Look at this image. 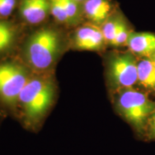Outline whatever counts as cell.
I'll use <instances>...</instances> for the list:
<instances>
[{
  "label": "cell",
  "instance_id": "cell-10",
  "mask_svg": "<svg viewBox=\"0 0 155 155\" xmlns=\"http://www.w3.org/2000/svg\"><path fill=\"white\" fill-rule=\"evenodd\" d=\"M138 82L145 88L155 90V66L150 58L142 59L137 63Z\"/></svg>",
  "mask_w": 155,
  "mask_h": 155
},
{
  "label": "cell",
  "instance_id": "cell-12",
  "mask_svg": "<svg viewBox=\"0 0 155 155\" xmlns=\"http://www.w3.org/2000/svg\"><path fill=\"white\" fill-rule=\"evenodd\" d=\"M69 17L71 25L75 24L81 16V9L79 2L75 0H58Z\"/></svg>",
  "mask_w": 155,
  "mask_h": 155
},
{
  "label": "cell",
  "instance_id": "cell-17",
  "mask_svg": "<svg viewBox=\"0 0 155 155\" xmlns=\"http://www.w3.org/2000/svg\"><path fill=\"white\" fill-rule=\"evenodd\" d=\"M151 127H152V133L155 135V111L153 112L152 119H151Z\"/></svg>",
  "mask_w": 155,
  "mask_h": 155
},
{
  "label": "cell",
  "instance_id": "cell-2",
  "mask_svg": "<svg viewBox=\"0 0 155 155\" xmlns=\"http://www.w3.org/2000/svg\"><path fill=\"white\" fill-rule=\"evenodd\" d=\"M60 38L52 29H42L29 38L26 45V58L32 68L38 71L50 68L60 51Z\"/></svg>",
  "mask_w": 155,
  "mask_h": 155
},
{
  "label": "cell",
  "instance_id": "cell-11",
  "mask_svg": "<svg viewBox=\"0 0 155 155\" xmlns=\"http://www.w3.org/2000/svg\"><path fill=\"white\" fill-rule=\"evenodd\" d=\"M124 18L120 15H111L106 19V22L101 25V30L104 38H105L106 44H112L120 25L124 21Z\"/></svg>",
  "mask_w": 155,
  "mask_h": 155
},
{
  "label": "cell",
  "instance_id": "cell-19",
  "mask_svg": "<svg viewBox=\"0 0 155 155\" xmlns=\"http://www.w3.org/2000/svg\"><path fill=\"white\" fill-rule=\"evenodd\" d=\"M75 1L81 3V2H86V0H75Z\"/></svg>",
  "mask_w": 155,
  "mask_h": 155
},
{
  "label": "cell",
  "instance_id": "cell-6",
  "mask_svg": "<svg viewBox=\"0 0 155 155\" xmlns=\"http://www.w3.org/2000/svg\"><path fill=\"white\" fill-rule=\"evenodd\" d=\"M74 44L80 50L97 51L102 49L106 42L101 28L96 25H88L76 31Z\"/></svg>",
  "mask_w": 155,
  "mask_h": 155
},
{
  "label": "cell",
  "instance_id": "cell-14",
  "mask_svg": "<svg viewBox=\"0 0 155 155\" xmlns=\"http://www.w3.org/2000/svg\"><path fill=\"white\" fill-rule=\"evenodd\" d=\"M50 12L59 22L71 25L67 13L58 0H50Z\"/></svg>",
  "mask_w": 155,
  "mask_h": 155
},
{
  "label": "cell",
  "instance_id": "cell-13",
  "mask_svg": "<svg viewBox=\"0 0 155 155\" xmlns=\"http://www.w3.org/2000/svg\"><path fill=\"white\" fill-rule=\"evenodd\" d=\"M14 30L8 23L0 21V52L8 48L14 39Z\"/></svg>",
  "mask_w": 155,
  "mask_h": 155
},
{
  "label": "cell",
  "instance_id": "cell-4",
  "mask_svg": "<svg viewBox=\"0 0 155 155\" xmlns=\"http://www.w3.org/2000/svg\"><path fill=\"white\" fill-rule=\"evenodd\" d=\"M30 78L21 65L0 63V101L9 107L17 105L20 93Z\"/></svg>",
  "mask_w": 155,
  "mask_h": 155
},
{
  "label": "cell",
  "instance_id": "cell-15",
  "mask_svg": "<svg viewBox=\"0 0 155 155\" xmlns=\"http://www.w3.org/2000/svg\"><path fill=\"white\" fill-rule=\"evenodd\" d=\"M131 32V31L129 30L127 22H126L125 19H124V21L120 25L119 30H118L117 33L116 35V37L113 42H112L111 45L120 47V46H124V45H127L128 38H129Z\"/></svg>",
  "mask_w": 155,
  "mask_h": 155
},
{
  "label": "cell",
  "instance_id": "cell-1",
  "mask_svg": "<svg viewBox=\"0 0 155 155\" xmlns=\"http://www.w3.org/2000/svg\"><path fill=\"white\" fill-rule=\"evenodd\" d=\"M54 96L55 86L50 79L30 78L20 93L18 104L28 121L34 122L45 114Z\"/></svg>",
  "mask_w": 155,
  "mask_h": 155
},
{
  "label": "cell",
  "instance_id": "cell-9",
  "mask_svg": "<svg viewBox=\"0 0 155 155\" xmlns=\"http://www.w3.org/2000/svg\"><path fill=\"white\" fill-rule=\"evenodd\" d=\"M112 6L109 0H86L83 12L94 25H102L111 15Z\"/></svg>",
  "mask_w": 155,
  "mask_h": 155
},
{
  "label": "cell",
  "instance_id": "cell-5",
  "mask_svg": "<svg viewBox=\"0 0 155 155\" xmlns=\"http://www.w3.org/2000/svg\"><path fill=\"white\" fill-rule=\"evenodd\" d=\"M137 61L131 52L113 54L108 61V77L113 88L121 91L138 82Z\"/></svg>",
  "mask_w": 155,
  "mask_h": 155
},
{
  "label": "cell",
  "instance_id": "cell-7",
  "mask_svg": "<svg viewBox=\"0 0 155 155\" xmlns=\"http://www.w3.org/2000/svg\"><path fill=\"white\" fill-rule=\"evenodd\" d=\"M19 11L28 23L39 24L46 19L50 12V0H22Z\"/></svg>",
  "mask_w": 155,
  "mask_h": 155
},
{
  "label": "cell",
  "instance_id": "cell-16",
  "mask_svg": "<svg viewBox=\"0 0 155 155\" xmlns=\"http://www.w3.org/2000/svg\"><path fill=\"white\" fill-rule=\"evenodd\" d=\"M17 0H0V16H9L16 5Z\"/></svg>",
  "mask_w": 155,
  "mask_h": 155
},
{
  "label": "cell",
  "instance_id": "cell-3",
  "mask_svg": "<svg viewBox=\"0 0 155 155\" xmlns=\"http://www.w3.org/2000/svg\"><path fill=\"white\" fill-rule=\"evenodd\" d=\"M117 106L120 113L128 121L140 129L148 116L154 112L155 103L149 99L145 94L130 88L120 91Z\"/></svg>",
  "mask_w": 155,
  "mask_h": 155
},
{
  "label": "cell",
  "instance_id": "cell-18",
  "mask_svg": "<svg viewBox=\"0 0 155 155\" xmlns=\"http://www.w3.org/2000/svg\"><path fill=\"white\" fill-rule=\"evenodd\" d=\"M150 59L151 60V61H152V63H153V64H154V66H155V53L153 54V55L151 56V57L150 58Z\"/></svg>",
  "mask_w": 155,
  "mask_h": 155
},
{
  "label": "cell",
  "instance_id": "cell-8",
  "mask_svg": "<svg viewBox=\"0 0 155 155\" xmlns=\"http://www.w3.org/2000/svg\"><path fill=\"white\" fill-rule=\"evenodd\" d=\"M127 45L134 55L150 58L155 53V34L131 32Z\"/></svg>",
  "mask_w": 155,
  "mask_h": 155
}]
</instances>
